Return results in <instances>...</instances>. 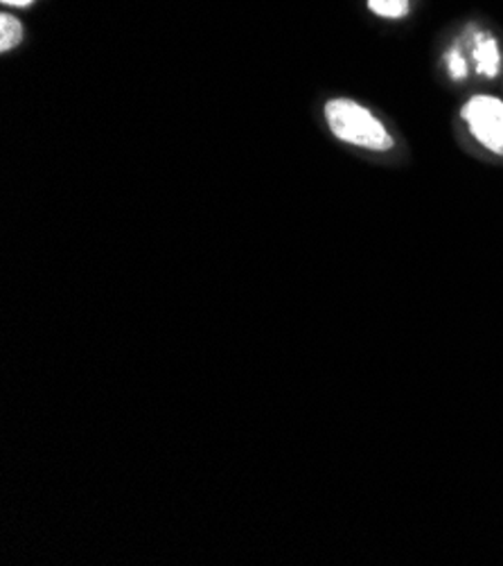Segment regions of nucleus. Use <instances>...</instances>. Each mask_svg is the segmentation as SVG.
Wrapping results in <instances>:
<instances>
[{"label": "nucleus", "instance_id": "obj_4", "mask_svg": "<svg viewBox=\"0 0 503 566\" xmlns=\"http://www.w3.org/2000/svg\"><path fill=\"white\" fill-rule=\"evenodd\" d=\"M366 6L375 17L388 21H400L411 12V0H366Z\"/></svg>", "mask_w": 503, "mask_h": 566}, {"label": "nucleus", "instance_id": "obj_5", "mask_svg": "<svg viewBox=\"0 0 503 566\" xmlns=\"http://www.w3.org/2000/svg\"><path fill=\"white\" fill-rule=\"evenodd\" d=\"M23 39V25L10 14H0V50L8 52L17 48Z\"/></svg>", "mask_w": 503, "mask_h": 566}, {"label": "nucleus", "instance_id": "obj_1", "mask_svg": "<svg viewBox=\"0 0 503 566\" xmlns=\"http://www.w3.org/2000/svg\"><path fill=\"white\" fill-rule=\"evenodd\" d=\"M323 113L332 136L342 143L368 151H390L396 147V138L390 136L386 125L357 99L332 97Z\"/></svg>", "mask_w": 503, "mask_h": 566}, {"label": "nucleus", "instance_id": "obj_2", "mask_svg": "<svg viewBox=\"0 0 503 566\" xmlns=\"http://www.w3.org/2000/svg\"><path fill=\"white\" fill-rule=\"evenodd\" d=\"M461 118L472 138L494 156H503V99L494 95H474L463 108Z\"/></svg>", "mask_w": 503, "mask_h": 566}, {"label": "nucleus", "instance_id": "obj_3", "mask_svg": "<svg viewBox=\"0 0 503 566\" xmlns=\"http://www.w3.org/2000/svg\"><path fill=\"white\" fill-rule=\"evenodd\" d=\"M472 60L481 77H496L501 69V50L490 32H479L472 36Z\"/></svg>", "mask_w": 503, "mask_h": 566}, {"label": "nucleus", "instance_id": "obj_7", "mask_svg": "<svg viewBox=\"0 0 503 566\" xmlns=\"http://www.w3.org/2000/svg\"><path fill=\"white\" fill-rule=\"evenodd\" d=\"M3 6H12V8H28L34 0H0Z\"/></svg>", "mask_w": 503, "mask_h": 566}, {"label": "nucleus", "instance_id": "obj_6", "mask_svg": "<svg viewBox=\"0 0 503 566\" xmlns=\"http://www.w3.org/2000/svg\"><path fill=\"white\" fill-rule=\"evenodd\" d=\"M444 62H447V69H450V75L454 80H465L468 77V62H465V56L461 54L459 48H452L450 52H447Z\"/></svg>", "mask_w": 503, "mask_h": 566}]
</instances>
